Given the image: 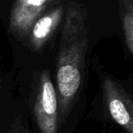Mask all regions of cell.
I'll return each instance as SVG.
<instances>
[{"label": "cell", "instance_id": "obj_2", "mask_svg": "<svg viewBox=\"0 0 133 133\" xmlns=\"http://www.w3.org/2000/svg\"><path fill=\"white\" fill-rule=\"evenodd\" d=\"M36 120L41 133H57L59 109L57 91L49 71L41 73L34 106Z\"/></svg>", "mask_w": 133, "mask_h": 133}, {"label": "cell", "instance_id": "obj_5", "mask_svg": "<svg viewBox=\"0 0 133 133\" xmlns=\"http://www.w3.org/2000/svg\"><path fill=\"white\" fill-rule=\"evenodd\" d=\"M64 6L62 5L45 12L33 25L28 35L30 48L39 51L52 37L64 17Z\"/></svg>", "mask_w": 133, "mask_h": 133}, {"label": "cell", "instance_id": "obj_7", "mask_svg": "<svg viewBox=\"0 0 133 133\" xmlns=\"http://www.w3.org/2000/svg\"><path fill=\"white\" fill-rule=\"evenodd\" d=\"M10 133H30V131L20 118H16L10 126Z\"/></svg>", "mask_w": 133, "mask_h": 133}, {"label": "cell", "instance_id": "obj_4", "mask_svg": "<svg viewBox=\"0 0 133 133\" xmlns=\"http://www.w3.org/2000/svg\"><path fill=\"white\" fill-rule=\"evenodd\" d=\"M52 0H18L12 6L9 18L10 29L19 39H28L35 22L53 5Z\"/></svg>", "mask_w": 133, "mask_h": 133}, {"label": "cell", "instance_id": "obj_3", "mask_svg": "<svg viewBox=\"0 0 133 133\" xmlns=\"http://www.w3.org/2000/svg\"><path fill=\"white\" fill-rule=\"evenodd\" d=\"M102 90L110 117L127 133H133V102L129 93L109 76L104 77Z\"/></svg>", "mask_w": 133, "mask_h": 133}, {"label": "cell", "instance_id": "obj_6", "mask_svg": "<svg viewBox=\"0 0 133 133\" xmlns=\"http://www.w3.org/2000/svg\"><path fill=\"white\" fill-rule=\"evenodd\" d=\"M122 13V28L126 46L130 54L133 53V3L132 1L124 2Z\"/></svg>", "mask_w": 133, "mask_h": 133}, {"label": "cell", "instance_id": "obj_1", "mask_svg": "<svg viewBox=\"0 0 133 133\" xmlns=\"http://www.w3.org/2000/svg\"><path fill=\"white\" fill-rule=\"evenodd\" d=\"M88 9L83 4L70 2L63 17L57 59V88L59 114H69L83 82L86 54L89 48Z\"/></svg>", "mask_w": 133, "mask_h": 133}]
</instances>
